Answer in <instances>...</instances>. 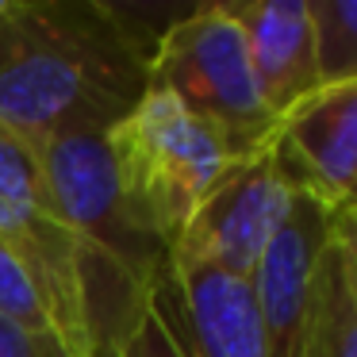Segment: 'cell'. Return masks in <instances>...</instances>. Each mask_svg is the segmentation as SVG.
Listing matches in <instances>:
<instances>
[{
    "label": "cell",
    "instance_id": "13",
    "mask_svg": "<svg viewBox=\"0 0 357 357\" xmlns=\"http://www.w3.org/2000/svg\"><path fill=\"white\" fill-rule=\"evenodd\" d=\"M0 357H77V354L58 331L24 326L0 315Z\"/></svg>",
    "mask_w": 357,
    "mask_h": 357
},
{
    "label": "cell",
    "instance_id": "12",
    "mask_svg": "<svg viewBox=\"0 0 357 357\" xmlns=\"http://www.w3.org/2000/svg\"><path fill=\"white\" fill-rule=\"evenodd\" d=\"M0 315L12 319V323H24V326L54 331V319H50V307L43 300L39 284L31 280L27 265L4 242H0Z\"/></svg>",
    "mask_w": 357,
    "mask_h": 357
},
{
    "label": "cell",
    "instance_id": "15",
    "mask_svg": "<svg viewBox=\"0 0 357 357\" xmlns=\"http://www.w3.org/2000/svg\"><path fill=\"white\" fill-rule=\"evenodd\" d=\"M342 204H357V185H354V192H349V200H342Z\"/></svg>",
    "mask_w": 357,
    "mask_h": 357
},
{
    "label": "cell",
    "instance_id": "6",
    "mask_svg": "<svg viewBox=\"0 0 357 357\" xmlns=\"http://www.w3.org/2000/svg\"><path fill=\"white\" fill-rule=\"evenodd\" d=\"M280 177L326 208L357 185V85H323L277 123L269 142Z\"/></svg>",
    "mask_w": 357,
    "mask_h": 357
},
{
    "label": "cell",
    "instance_id": "14",
    "mask_svg": "<svg viewBox=\"0 0 357 357\" xmlns=\"http://www.w3.org/2000/svg\"><path fill=\"white\" fill-rule=\"evenodd\" d=\"M331 250L338 257L342 284L357 303V204H334L331 208Z\"/></svg>",
    "mask_w": 357,
    "mask_h": 357
},
{
    "label": "cell",
    "instance_id": "1",
    "mask_svg": "<svg viewBox=\"0 0 357 357\" xmlns=\"http://www.w3.org/2000/svg\"><path fill=\"white\" fill-rule=\"evenodd\" d=\"M162 31L112 0H8L0 16V123L39 154L112 131L150 89Z\"/></svg>",
    "mask_w": 357,
    "mask_h": 357
},
{
    "label": "cell",
    "instance_id": "10",
    "mask_svg": "<svg viewBox=\"0 0 357 357\" xmlns=\"http://www.w3.org/2000/svg\"><path fill=\"white\" fill-rule=\"evenodd\" d=\"M104 357H192L185 346V334H181L177 311H173L169 269L146 292V300L139 303L131 323L116 334V342L104 349Z\"/></svg>",
    "mask_w": 357,
    "mask_h": 357
},
{
    "label": "cell",
    "instance_id": "5",
    "mask_svg": "<svg viewBox=\"0 0 357 357\" xmlns=\"http://www.w3.org/2000/svg\"><path fill=\"white\" fill-rule=\"evenodd\" d=\"M288 204H292V188L284 185L269 146L238 158L192 211L181 238L173 242V257L215 265L223 273L254 280L273 234L288 215Z\"/></svg>",
    "mask_w": 357,
    "mask_h": 357
},
{
    "label": "cell",
    "instance_id": "11",
    "mask_svg": "<svg viewBox=\"0 0 357 357\" xmlns=\"http://www.w3.org/2000/svg\"><path fill=\"white\" fill-rule=\"evenodd\" d=\"M323 85H357V0H307Z\"/></svg>",
    "mask_w": 357,
    "mask_h": 357
},
{
    "label": "cell",
    "instance_id": "9",
    "mask_svg": "<svg viewBox=\"0 0 357 357\" xmlns=\"http://www.w3.org/2000/svg\"><path fill=\"white\" fill-rule=\"evenodd\" d=\"M303 357H357V303L342 284V269L326 242L315 277V307Z\"/></svg>",
    "mask_w": 357,
    "mask_h": 357
},
{
    "label": "cell",
    "instance_id": "2",
    "mask_svg": "<svg viewBox=\"0 0 357 357\" xmlns=\"http://www.w3.org/2000/svg\"><path fill=\"white\" fill-rule=\"evenodd\" d=\"M108 142L131 208L169 250L208 188L234 162L211 127L154 85L108 131Z\"/></svg>",
    "mask_w": 357,
    "mask_h": 357
},
{
    "label": "cell",
    "instance_id": "4",
    "mask_svg": "<svg viewBox=\"0 0 357 357\" xmlns=\"http://www.w3.org/2000/svg\"><path fill=\"white\" fill-rule=\"evenodd\" d=\"M0 242L27 265L50 307L54 331L77 357H96L89 326L85 254L58 215L43 158L0 123Z\"/></svg>",
    "mask_w": 357,
    "mask_h": 357
},
{
    "label": "cell",
    "instance_id": "16",
    "mask_svg": "<svg viewBox=\"0 0 357 357\" xmlns=\"http://www.w3.org/2000/svg\"><path fill=\"white\" fill-rule=\"evenodd\" d=\"M4 8H8V0H0V16H4Z\"/></svg>",
    "mask_w": 357,
    "mask_h": 357
},
{
    "label": "cell",
    "instance_id": "7",
    "mask_svg": "<svg viewBox=\"0 0 357 357\" xmlns=\"http://www.w3.org/2000/svg\"><path fill=\"white\" fill-rule=\"evenodd\" d=\"M246 43L250 73L269 116L284 119L323 89L307 0H223Z\"/></svg>",
    "mask_w": 357,
    "mask_h": 357
},
{
    "label": "cell",
    "instance_id": "8",
    "mask_svg": "<svg viewBox=\"0 0 357 357\" xmlns=\"http://www.w3.org/2000/svg\"><path fill=\"white\" fill-rule=\"evenodd\" d=\"M169 296L192 357H269L254 280L169 254Z\"/></svg>",
    "mask_w": 357,
    "mask_h": 357
},
{
    "label": "cell",
    "instance_id": "3",
    "mask_svg": "<svg viewBox=\"0 0 357 357\" xmlns=\"http://www.w3.org/2000/svg\"><path fill=\"white\" fill-rule=\"evenodd\" d=\"M150 85L165 89L211 127L234 162L265 150L277 135V119L257 96L246 43L227 4H196L165 27L150 62Z\"/></svg>",
    "mask_w": 357,
    "mask_h": 357
}]
</instances>
